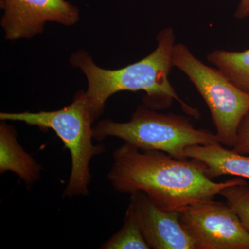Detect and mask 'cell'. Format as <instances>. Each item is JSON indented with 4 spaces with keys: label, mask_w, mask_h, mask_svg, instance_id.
Wrapping results in <instances>:
<instances>
[{
    "label": "cell",
    "mask_w": 249,
    "mask_h": 249,
    "mask_svg": "<svg viewBox=\"0 0 249 249\" xmlns=\"http://www.w3.org/2000/svg\"><path fill=\"white\" fill-rule=\"evenodd\" d=\"M4 11L1 25L5 39H30L42 34L46 22L73 26L80 19L79 10L65 0H0Z\"/></svg>",
    "instance_id": "cell-7"
},
{
    "label": "cell",
    "mask_w": 249,
    "mask_h": 249,
    "mask_svg": "<svg viewBox=\"0 0 249 249\" xmlns=\"http://www.w3.org/2000/svg\"><path fill=\"white\" fill-rule=\"evenodd\" d=\"M179 218L196 249H249V232L227 203H197L181 211Z\"/></svg>",
    "instance_id": "cell-6"
},
{
    "label": "cell",
    "mask_w": 249,
    "mask_h": 249,
    "mask_svg": "<svg viewBox=\"0 0 249 249\" xmlns=\"http://www.w3.org/2000/svg\"><path fill=\"white\" fill-rule=\"evenodd\" d=\"M184 155L204 163L211 179L232 175L249 180V155L225 148L220 142L187 147Z\"/></svg>",
    "instance_id": "cell-10"
},
{
    "label": "cell",
    "mask_w": 249,
    "mask_h": 249,
    "mask_svg": "<svg viewBox=\"0 0 249 249\" xmlns=\"http://www.w3.org/2000/svg\"><path fill=\"white\" fill-rule=\"evenodd\" d=\"M102 249H150L130 205L127 207L124 224L119 231L101 246Z\"/></svg>",
    "instance_id": "cell-12"
},
{
    "label": "cell",
    "mask_w": 249,
    "mask_h": 249,
    "mask_svg": "<svg viewBox=\"0 0 249 249\" xmlns=\"http://www.w3.org/2000/svg\"><path fill=\"white\" fill-rule=\"evenodd\" d=\"M17 131L6 121L0 124V173L13 172L27 187L40 180L42 165L18 142Z\"/></svg>",
    "instance_id": "cell-9"
},
{
    "label": "cell",
    "mask_w": 249,
    "mask_h": 249,
    "mask_svg": "<svg viewBox=\"0 0 249 249\" xmlns=\"http://www.w3.org/2000/svg\"><path fill=\"white\" fill-rule=\"evenodd\" d=\"M1 121H19L42 130L52 129L61 139L71 156L70 178L63 196L69 199L89 193L91 180L89 163L96 155L106 152L104 145L93 143V117L85 91H80L71 104L58 110L40 112L0 113Z\"/></svg>",
    "instance_id": "cell-3"
},
{
    "label": "cell",
    "mask_w": 249,
    "mask_h": 249,
    "mask_svg": "<svg viewBox=\"0 0 249 249\" xmlns=\"http://www.w3.org/2000/svg\"><path fill=\"white\" fill-rule=\"evenodd\" d=\"M173 65L196 87L209 108L218 142L233 147L241 121L249 111V93L217 70L196 58L187 46L175 44Z\"/></svg>",
    "instance_id": "cell-5"
},
{
    "label": "cell",
    "mask_w": 249,
    "mask_h": 249,
    "mask_svg": "<svg viewBox=\"0 0 249 249\" xmlns=\"http://www.w3.org/2000/svg\"><path fill=\"white\" fill-rule=\"evenodd\" d=\"M93 134L97 142L116 137L139 150H158L178 159L186 158L187 147L219 142L215 134L196 128L189 118L157 112L145 104L137 108L128 122L100 121L93 126Z\"/></svg>",
    "instance_id": "cell-4"
},
{
    "label": "cell",
    "mask_w": 249,
    "mask_h": 249,
    "mask_svg": "<svg viewBox=\"0 0 249 249\" xmlns=\"http://www.w3.org/2000/svg\"><path fill=\"white\" fill-rule=\"evenodd\" d=\"M108 181L124 194L143 193L159 209L181 213L192 205L214 200L227 187L247 183L237 178L216 182L195 159H178L158 150H141L124 142L112 154Z\"/></svg>",
    "instance_id": "cell-1"
},
{
    "label": "cell",
    "mask_w": 249,
    "mask_h": 249,
    "mask_svg": "<svg viewBox=\"0 0 249 249\" xmlns=\"http://www.w3.org/2000/svg\"><path fill=\"white\" fill-rule=\"evenodd\" d=\"M206 60L235 86L249 93V49L243 52L217 49L210 52Z\"/></svg>",
    "instance_id": "cell-11"
},
{
    "label": "cell",
    "mask_w": 249,
    "mask_h": 249,
    "mask_svg": "<svg viewBox=\"0 0 249 249\" xmlns=\"http://www.w3.org/2000/svg\"><path fill=\"white\" fill-rule=\"evenodd\" d=\"M129 205L150 249H196L181 225L179 212L159 209L142 192L131 194Z\"/></svg>",
    "instance_id": "cell-8"
},
{
    "label": "cell",
    "mask_w": 249,
    "mask_h": 249,
    "mask_svg": "<svg viewBox=\"0 0 249 249\" xmlns=\"http://www.w3.org/2000/svg\"><path fill=\"white\" fill-rule=\"evenodd\" d=\"M157 48L140 61L119 70H106L97 66L88 52L78 51L70 57V63L83 72L88 80L85 91L87 101L95 120L103 114L108 98L121 91H144V104L152 109H168L173 100L183 110L196 119L200 116L197 109L183 102L171 83L170 72L173 68L175 31L162 29L157 36Z\"/></svg>",
    "instance_id": "cell-2"
},
{
    "label": "cell",
    "mask_w": 249,
    "mask_h": 249,
    "mask_svg": "<svg viewBox=\"0 0 249 249\" xmlns=\"http://www.w3.org/2000/svg\"><path fill=\"white\" fill-rule=\"evenodd\" d=\"M234 16L237 19L249 18V0H240Z\"/></svg>",
    "instance_id": "cell-15"
},
{
    "label": "cell",
    "mask_w": 249,
    "mask_h": 249,
    "mask_svg": "<svg viewBox=\"0 0 249 249\" xmlns=\"http://www.w3.org/2000/svg\"><path fill=\"white\" fill-rule=\"evenodd\" d=\"M232 150L242 155H249V111L239 125L237 139Z\"/></svg>",
    "instance_id": "cell-14"
},
{
    "label": "cell",
    "mask_w": 249,
    "mask_h": 249,
    "mask_svg": "<svg viewBox=\"0 0 249 249\" xmlns=\"http://www.w3.org/2000/svg\"><path fill=\"white\" fill-rule=\"evenodd\" d=\"M226 203L237 214L244 227L249 232V185H234L227 187L220 193Z\"/></svg>",
    "instance_id": "cell-13"
}]
</instances>
